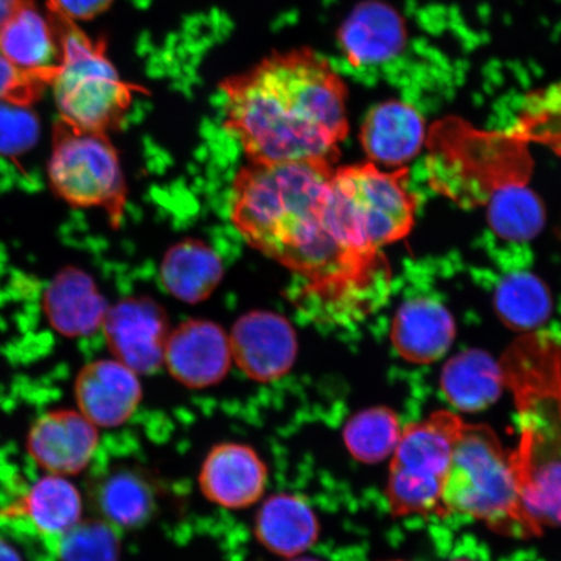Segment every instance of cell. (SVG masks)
Wrapping results in <instances>:
<instances>
[{
    "label": "cell",
    "instance_id": "obj_24",
    "mask_svg": "<svg viewBox=\"0 0 561 561\" xmlns=\"http://www.w3.org/2000/svg\"><path fill=\"white\" fill-rule=\"evenodd\" d=\"M95 504L105 522L118 529H138L157 511V490L144 472L115 469L98 483Z\"/></svg>",
    "mask_w": 561,
    "mask_h": 561
},
{
    "label": "cell",
    "instance_id": "obj_25",
    "mask_svg": "<svg viewBox=\"0 0 561 561\" xmlns=\"http://www.w3.org/2000/svg\"><path fill=\"white\" fill-rule=\"evenodd\" d=\"M549 289L531 273H512L497 286L495 308L504 324L514 331L529 333L549 319Z\"/></svg>",
    "mask_w": 561,
    "mask_h": 561
},
{
    "label": "cell",
    "instance_id": "obj_23",
    "mask_svg": "<svg viewBox=\"0 0 561 561\" xmlns=\"http://www.w3.org/2000/svg\"><path fill=\"white\" fill-rule=\"evenodd\" d=\"M160 276L168 293L194 305L206 300L216 290L224 276V266L220 256L208 244L185 240L167 252Z\"/></svg>",
    "mask_w": 561,
    "mask_h": 561
},
{
    "label": "cell",
    "instance_id": "obj_15",
    "mask_svg": "<svg viewBox=\"0 0 561 561\" xmlns=\"http://www.w3.org/2000/svg\"><path fill=\"white\" fill-rule=\"evenodd\" d=\"M98 444L100 434L82 413L54 411L35 421L27 451L48 472L77 474L90 465Z\"/></svg>",
    "mask_w": 561,
    "mask_h": 561
},
{
    "label": "cell",
    "instance_id": "obj_22",
    "mask_svg": "<svg viewBox=\"0 0 561 561\" xmlns=\"http://www.w3.org/2000/svg\"><path fill=\"white\" fill-rule=\"evenodd\" d=\"M0 55L23 69L48 70L59 66L60 47L54 27L32 0H23L0 27Z\"/></svg>",
    "mask_w": 561,
    "mask_h": 561
},
{
    "label": "cell",
    "instance_id": "obj_9",
    "mask_svg": "<svg viewBox=\"0 0 561 561\" xmlns=\"http://www.w3.org/2000/svg\"><path fill=\"white\" fill-rule=\"evenodd\" d=\"M231 359L250 380L271 383L290 374L298 357L296 329L283 314L252 311L237 320L229 335Z\"/></svg>",
    "mask_w": 561,
    "mask_h": 561
},
{
    "label": "cell",
    "instance_id": "obj_11",
    "mask_svg": "<svg viewBox=\"0 0 561 561\" xmlns=\"http://www.w3.org/2000/svg\"><path fill=\"white\" fill-rule=\"evenodd\" d=\"M270 471L254 447L224 442L210 448L203 460L198 485L210 503L230 511L255 506L268 486Z\"/></svg>",
    "mask_w": 561,
    "mask_h": 561
},
{
    "label": "cell",
    "instance_id": "obj_34",
    "mask_svg": "<svg viewBox=\"0 0 561 561\" xmlns=\"http://www.w3.org/2000/svg\"><path fill=\"white\" fill-rule=\"evenodd\" d=\"M0 561H23L10 543L0 538Z\"/></svg>",
    "mask_w": 561,
    "mask_h": 561
},
{
    "label": "cell",
    "instance_id": "obj_21",
    "mask_svg": "<svg viewBox=\"0 0 561 561\" xmlns=\"http://www.w3.org/2000/svg\"><path fill=\"white\" fill-rule=\"evenodd\" d=\"M504 385L501 362L480 350L454 356L440 376V388L448 403L462 412L488 409L500 398Z\"/></svg>",
    "mask_w": 561,
    "mask_h": 561
},
{
    "label": "cell",
    "instance_id": "obj_7",
    "mask_svg": "<svg viewBox=\"0 0 561 561\" xmlns=\"http://www.w3.org/2000/svg\"><path fill=\"white\" fill-rule=\"evenodd\" d=\"M54 192L75 207L102 208L121 226L128 187L108 133L90 130L60 117L53 130L48 164Z\"/></svg>",
    "mask_w": 561,
    "mask_h": 561
},
{
    "label": "cell",
    "instance_id": "obj_2",
    "mask_svg": "<svg viewBox=\"0 0 561 561\" xmlns=\"http://www.w3.org/2000/svg\"><path fill=\"white\" fill-rule=\"evenodd\" d=\"M220 88L226 126L252 163L339 160L348 135L347 88L311 48L273 53Z\"/></svg>",
    "mask_w": 561,
    "mask_h": 561
},
{
    "label": "cell",
    "instance_id": "obj_27",
    "mask_svg": "<svg viewBox=\"0 0 561 561\" xmlns=\"http://www.w3.org/2000/svg\"><path fill=\"white\" fill-rule=\"evenodd\" d=\"M486 207L490 227L502 240L530 241L545 227V207L528 185L512 188Z\"/></svg>",
    "mask_w": 561,
    "mask_h": 561
},
{
    "label": "cell",
    "instance_id": "obj_10",
    "mask_svg": "<svg viewBox=\"0 0 561 561\" xmlns=\"http://www.w3.org/2000/svg\"><path fill=\"white\" fill-rule=\"evenodd\" d=\"M102 327L115 359L137 375H151L163 366L171 328L157 301L144 297L118 301L108 308Z\"/></svg>",
    "mask_w": 561,
    "mask_h": 561
},
{
    "label": "cell",
    "instance_id": "obj_30",
    "mask_svg": "<svg viewBox=\"0 0 561 561\" xmlns=\"http://www.w3.org/2000/svg\"><path fill=\"white\" fill-rule=\"evenodd\" d=\"M37 130L38 123L27 105L0 103V151L12 153L27 149Z\"/></svg>",
    "mask_w": 561,
    "mask_h": 561
},
{
    "label": "cell",
    "instance_id": "obj_28",
    "mask_svg": "<svg viewBox=\"0 0 561 561\" xmlns=\"http://www.w3.org/2000/svg\"><path fill=\"white\" fill-rule=\"evenodd\" d=\"M55 552L61 561H121L122 538L108 522H80L59 538Z\"/></svg>",
    "mask_w": 561,
    "mask_h": 561
},
{
    "label": "cell",
    "instance_id": "obj_31",
    "mask_svg": "<svg viewBox=\"0 0 561 561\" xmlns=\"http://www.w3.org/2000/svg\"><path fill=\"white\" fill-rule=\"evenodd\" d=\"M114 0H48L47 9L70 20H91L101 15Z\"/></svg>",
    "mask_w": 561,
    "mask_h": 561
},
{
    "label": "cell",
    "instance_id": "obj_12",
    "mask_svg": "<svg viewBox=\"0 0 561 561\" xmlns=\"http://www.w3.org/2000/svg\"><path fill=\"white\" fill-rule=\"evenodd\" d=\"M82 502L73 483L45 477L0 508V528L41 537L55 551L59 538L80 523Z\"/></svg>",
    "mask_w": 561,
    "mask_h": 561
},
{
    "label": "cell",
    "instance_id": "obj_8",
    "mask_svg": "<svg viewBox=\"0 0 561 561\" xmlns=\"http://www.w3.org/2000/svg\"><path fill=\"white\" fill-rule=\"evenodd\" d=\"M407 168L385 172L375 163L335 168L333 186L357 240L369 250L410 233L417 207Z\"/></svg>",
    "mask_w": 561,
    "mask_h": 561
},
{
    "label": "cell",
    "instance_id": "obj_19",
    "mask_svg": "<svg viewBox=\"0 0 561 561\" xmlns=\"http://www.w3.org/2000/svg\"><path fill=\"white\" fill-rule=\"evenodd\" d=\"M364 151L375 164L402 168L425 140V123L415 107L391 101L369 111L360 130Z\"/></svg>",
    "mask_w": 561,
    "mask_h": 561
},
{
    "label": "cell",
    "instance_id": "obj_16",
    "mask_svg": "<svg viewBox=\"0 0 561 561\" xmlns=\"http://www.w3.org/2000/svg\"><path fill=\"white\" fill-rule=\"evenodd\" d=\"M405 25L399 13L380 0L355 7L340 33L342 54L355 68L383 65L403 51Z\"/></svg>",
    "mask_w": 561,
    "mask_h": 561
},
{
    "label": "cell",
    "instance_id": "obj_6",
    "mask_svg": "<svg viewBox=\"0 0 561 561\" xmlns=\"http://www.w3.org/2000/svg\"><path fill=\"white\" fill-rule=\"evenodd\" d=\"M465 424L456 413L438 411L403 427L386 483L392 514L444 516L442 494Z\"/></svg>",
    "mask_w": 561,
    "mask_h": 561
},
{
    "label": "cell",
    "instance_id": "obj_33",
    "mask_svg": "<svg viewBox=\"0 0 561 561\" xmlns=\"http://www.w3.org/2000/svg\"><path fill=\"white\" fill-rule=\"evenodd\" d=\"M21 3H23V0H0V27L3 26Z\"/></svg>",
    "mask_w": 561,
    "mask_h": 561
},
{
    "label": "cell",
    "instance_id": "obj_14",
    "mask_svg": "<svg viewBox=\"0 0 561 561\" xmlns=\"http://www.w3.org/2000/svg\"><path fill=\"white\" fill-rule=\"evenodd\" d=\"M138 376L116 359L88 364L75 385L76 401L82 415L105 430L128 423L144 399Z\"/></svg>",
    "mask_w": 561,
    "mask_h": 561
},
{
    "label": "cell",
    "instance_id": "obj_5",
    "mask_svg": "<svg viewBox=\"0 0 561 561\" xmlns=\"http://www.w3.org/2000/svg\"><path fill=\"white\" fill-rule=\"evenodd\" d=\"M48 20L60 47L51 85L61 118L103 133L122 128L138 88L122 80L103 41L91 39L60 13L48 10Z\"/></svg>",
    "mask_w": 561,
    "mask_h": 561
},
{
    "label": "cell",
    "instance_id": "obj_17",
    "mask_svg": "<svg viewBox=\"0 0 561 561\" xmlns=\"http://www.w3.org/2000/svg\"><path fill=\"white\" fill-rule=\"evenodd\" d=\"M390 336L392 346L404 360L427 366L440 360L451 348L455 320L439 301L412 299L399 307Z\"/></svg>",
    "mask_w": 561,
    "mask_h": 561
},
{
    "label": "cell",
    "instance_id": "obj_26",
    "mask_svg": "<svg viewBox=\"0 0 561 561\" xmlns=\"http://www.w3.org/2000/svg\"><path fill=\"white\" fill-rule=\"evenodd\" d=\"M401 436V423L388 407H371L357 412L343 427V444L347 451L366 465L390 458Z\"/></svg>",
    "mask_w": 561,
    "mask_h": 561
},
{
    "label": "cell",
    "instance_id": "obj_4",
    "mask_svg": "<svg viewBox=\"0 0 561 561\" xmlns=\"http://www.w3.org/2000/svg\"><path fill=\"white\" fill-rule=\"evenodd\" d=\"M442 512L473 518L507 537L531 538L543 530L526 511L511 451L485 425L462 426L442 494Z\"/></svg>",
    "mask_w": 561,
    "mask_h": 561
},
{
    "label": "cell",
    "instance_id": "obj_20",
    "mask_svg": "<svg viewBox=\"0 0 561 561\" xmlns=\"http://www.w3.org/2000/svg\"><path fill=\"white\" fill-rule=\"evenodd\" d=\"M46 311L53 327L68 336L94 334L107 314V301L87 273L70 270L60 273L48 287Z\"/></svg>",
    "mask_w": 561,
    "mask_h": 561
},
{
    "label": "cell",
    "instance_id": "obj_29",
    "mask_svg": "<svg viewBox=\"0 0 561 561\" xmlns=\"http://www.w3.org/2000/svg\"><path fill=\"white\" fill-rule=\"evenodd\" d=\"M56 69L30 70L13 66L0 55V103L30 105L51 85Z\"/></svg>",
    "mask_w": 561,
    "mask_h": 561
},
{
    "label": "cell",
    "instance_id": "obj_18",
    "mask_svg": "<svg viewBox=\"0 0 561 561\" xmlns=\"http://www.w3.org/2000/svg\"><path fill=\"white\" fill-rule=\"evenodd\" d=\"M254 533L266 551L285 559L304 556L318 543L321 525L310 502L293 493H277L259 507Z\"/></svg>",
    "mask_w": 561,
    "mask_h": 561
},
{
    "label": "cell",
    "instance_id": "obj_35",
    "mask_svg": "<svg viewBox=\"0 0 561 561\" xmlns=\"http://www.w3.org/2000/svg\"><path fill=\"white\" fill-rule=\"evenodd\" d=\"M286 561H321V560L312 558V557L300 556L297 558L287 559Z\"/></svg>",
    "mask_w": 561,
    "mask_h": 561
},
{
    "label": "cell",
    "instance_id": "obj_1",
    "mask_svg": "<svg viewBox=\"0 0 561 561\" xmlns=\"http://www.w3.org/2000/svg\"><path fill=\"white\" fill-rule=\"evenodd\" d=\"M331 160L251 163L233 184L231 221L251 248L306 280L321 301V318H367L389 294L383 254H367L351 240L333 195Z\"/></svg>",
    "mask_w": 561,
    "mask_h": 561
},
{
    "label": "cell",
    "instance_id": "obj_32",
    "mask_svg": "<svg viewBox=\"0 0 561 561\" xmlns=\"http://www.w3.org/2000/svg\"><path fill=\"white\" fill-rule=\"evenodd\" d=\"M25 490L23 480L19 479L15 469L5 461V456L0 453V508L4 507Z\"/></svg>",
    "mask_w": 561,
    "mask_h": 561
},
{
    "label": "cell",
    "instance_id": "obj_3",
    "mask_svg": "<svg viewBox=\"0 0 561 561\" xmlns=\"http://www.w3.org/2000/svg\"><path fill=\"white\" fill-rule=\"evenodd\" d=\"M501 366L520 420V444L511 454L526 511L542 529L560 526L561 346L550 335L524 333Z\"/></svg>",
    "mask_w": 561,
    "mask_h": 561
},
{
    "label": "cell",
    "instance_id": "obj_13",
    "mask_svg": "<svg viewBox=\"0 0 561 561\" xmlns=\"http://www.w3.org/2000/svg\"><path fill=\"white\" fill-rule=\"evenodd\" d=\"M231 362L229 335L216 322L187 320L168 336L165 367L187 389L219 385L227 377Z\"/></svg>",
    "mask_w": 561,
    "mask_h": 561
},
{
    "label": "cell",
    "instance_id": "obj_36",
    "mask_svg": "<svg viewBox=\"0 0 561 561\" xmlns=\"http://www.w3.org/2000/svg\"><path fill=\"white\" fill-rule=\"evenodd\" d=\"M455 561H469V560H455Z\"/></svg>",
    "mask_w": 561,
    "mask_h": 561
}]
</instances>
